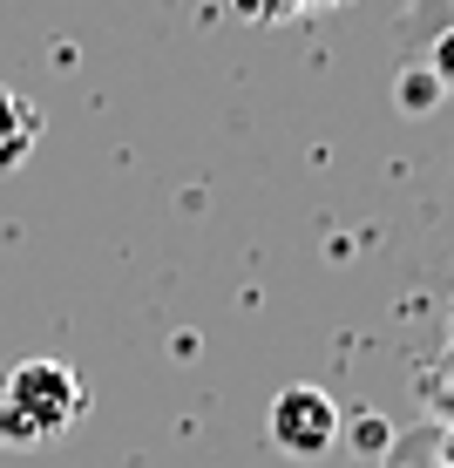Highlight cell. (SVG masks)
I'll return each mask as SVG.
<instances>
[{"mask_svg":"<svg viewBox=\"0 0 454 468\" xmlns=\"http://www.w3.org/2000/svg\"><path fill=\"white\" fill-rule=\"evenodd\" d=\"M89 414V387L61 360H21L0 374V448H41Z\"/></svg>","mask_w":454,"mask_h":468,"instance_id":"cell-1","label":"cell"},{"mask_svg":"<svg viewBox=\"0 0 454 468\" xmlns=\"http://www.w3.org/2000/svg\"><path fill=\"white\" fill-rule=\"evenodd\" d=\"M265 434H271V448L291 462H319V455H333L339 441H346V414H339V400L326 394V387H285L279 400H271V414H265Z\"/></svg>","mask_w":454,"mask_h":468,"instance_id":"cell-2","label":"cell"},{"mask_svg":"<svg viewBox=\"0 0 454 468\" xmlns=\"http://www.w3.org/2000/svg\"><path fill=\"white\" fill-rule=\"evenodd\" d=\"M35 143H41V109L27 102V95L0 89V176H7V170H21Z\"/></svg>","mask_w":454,"mask_h":468,"instance_id":"cell-3","label":"cell"},{"mask_svg":"<svg viewBox=\"0 0 454 468\" xmlns=\"http://www.w3.org/2000/svg\"><path fill=\"white\" fill-rule=\"evenodd\" d=\"M346 7V0H238V14H251V21H285V14H333Z\"/></svg>","mask_w":454,"mask_h":468,"instance_id":"cell-4","label":"cell"},{"mask_svg":"<svg viewBox=\"0 0 454 468\" xmlns=\"http://www.w3.org/2000/svg\"><path fill=\"white\" fill-rule=\"evenodd\" d=\"M394 95H400V109H407V116H428V109L441 102V89H434V75H428V69L400 75V89H394Z\"/></svg>","mask_w":454,"mask_h":468,"instance_id":"cell-5","label":"cell"},{"mask_svg":"<svg viewBox=\"0 0 454 468\" xmlns=\"http://www.w3.org/2000/svg\"><path fill=\"white\" fill-rule=\"evenodd\" d=\"M420 69L434 75V89H441V95H454V27L428 48V55H420Z\"/></svg>","mask_w":454,"mask_h":468,"instance_id":"cell-6","label":"cell"}]
</instances>
